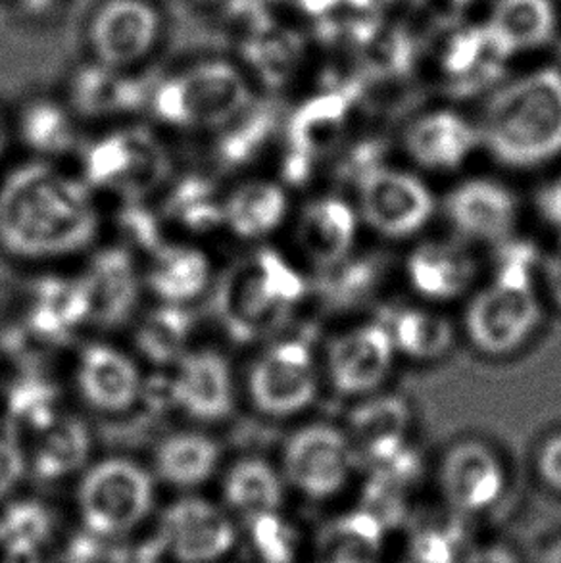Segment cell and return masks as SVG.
<instances>
[{
	"instance_id": "cell-4",
	"label": "cell",
	"mask_w": 561,
	"mask_h": 563,
	"mask_svg": "<svg viewBox=\"0 0 561 563\" xmlns=\"http://www.w3.org/2000/svg\"><path fill=\"white\" fill-rule=\"evenodd\" d=\"M537 251L525 243L508 244L498 256L494 279L471 300L465 331L479 351L504 356L517 351L540 321L532 285Z\"/></svg>"
},
{
	"instance_id": "cell-25",
	"label": "cell",
	"mask_w": 561,
	"mask_h": 563,
	"mask_svg": "<svg viewBox=\"0 0 561 563\" xmlns=\"http://www.w3.org/2000/svg\"><path fill=\"white\" fill-rule=\"evenodd\" d=\"M223 450L212 434L185 429L166 434L152 452V473L160 483L177 490L202 487L220 472Z\"/></svg>"
},
{
	"instance_id": "cell-1",
	"label": "cell",
	"mask_w": 561,
	"mask_h": 563,
	"mask_svg": "<svg viewBox=\"0 0 561 563\" xmlns=\"http://www.w3.org/2000/svg\"><path fill=\"white\" fill-rule=\"evenodd\" d=\"M102 213L79 174L33 161L0 181V251L10 258L48 264L91 252Z\"/></svg>"
},
{
	"instance_id": "cell-18",
	"label": "cell",
	"mask_w": 561,
	"mask_h": 563,
	"mask_svg": "<svg viewBox=\"0 0 561 563\" xmlns=\"http://www.w3.org/2000/svg\"><path fill=\"white\" fill-rule=\"evenodd\" d=\"M395 341L377 323L337 336L327 351V369L341 395H364L387 379L395 360Z\"/></svg>"
},
{
	"instance_id": "cell-34",
	"label": "cell",
	"mask_w": 561,
	"mask_h": 563,
	"mask_svg": "<svg viewBox=\"0 0 561 563\" xmlns=\"http://www.w3.org/2000/svg\"><path fill=\"white\" fill-rule=\"evenodd\" d=\"M277 120L272 110L252 104L239 120L216 133L212 166L218 176H235L252 168L272 145Z\"/></svg>"
},
{
	"instance_id": "cell-42",
	"label": "cell",
	"mask_w": 561,
	"mask_h": 563,
	"mask_svg": "<svg viewBox=\"0 0 561 563\" xmlns=\"http://www.w3.org/2000/svg\"><path fill=\"white\" fill-rule=\"evenodd\" d=\"M243 523L244 537L256 562H295L296 550H298L295 529L288 526L287 519L280 516V511L243 519Z\"/></svg>"
},
{
	"instance_id": "cell-17",
	"label": "cell",
	"mask_w": 561,
	"mask_h": 563,
	"mask_svg": "<svg viewBox=\"0 0 561 563\" xmlns=\"http://www.w3.org/2000/svg\"><path fill=\"white\" fill-rule=\"evenodd\" d=\"M440 487L458 514L477 516L501 500L506 473L501 460L483 442L463 441L448 450L442 460Z\"/></svg>"
},
{
	"instance_id": "cell-50",
	"label": "cell",
	"mask_w": 561,
	"mask_h": 563,
	"mask_svg": "<svg viewBox=\"0 0 561 563\" xmlns=\"http://www.w3.org/2000/svg\"><path fill=\"white\" fill-rule=\"evenodd\" d=\"M448 2H452V4L458 8H468L479 2V0H448Z\"/></svg>"
},
{
	"instance_id": "cell-10",
	"label": "cell",
	"mask_w": 561,
	"mask_h": 563,
	"mask_svg": "<svg viewBox=\"0 0 561 563\" xmlns=\"http://www.w3.org/2000/svg\"><path fill=\"white\" fill-rule=\"evenodd\" d=\"M246 396L254 410L272 419L295 418L318 396V366L310 344L283 339L267 346L246 374Z\"/></svg>"
},
{
	"instance_id": "cell-46",
	"label": "cell",
	"mask_w": 561,
	"mask_h": 563,
	"mask_svg": "<svg viewBox=\"0 0 561 563\" xmlns=\"http://www.w3.org/2000/svg\"><path fill=\"white\" fill-rule=\"evenodd\" d=\"M462 563H521V560L506 544H483L471 550Z\"/></svg>"
},
{
	"instance_id": "cell-38",
	"label": "cell",
	"mask_w": 561,
	"mask_h": 563,
	"mask_svg": "<svg viewBox=\"0 0 561 563\" xmlns=\"http://www.w3.org/2000/svg\"><path fill=\"white\" fill-rule=\"evenodd\" d=\"M391 335L396 351L424 362L442 358L454 344L452 323L439 313L418 308L400 313Z\"/></svg>"
},
{
	"instance_id": "cell-39",
	"label": "cell",
	"mask_w": 561,
	"mask_h": 563,
	"mask_svg": "<svg viewBox=\"0 0 561 563\" xmlns=\"http://www.w3.org/2000/svg\"><path fill=\"white\" fill-rule=\"evenodd\" d=\"M114 223L118 243L138 254L139 258H148L152 252L169 241L166 236L167 223L152 200L118 202Z\"/></svg>"
},
{
	"instance_id": "cell-8",
	"label": "cell",
	"mask_w": 561,
	"mask_h": 563,
	"mask_svg": "<svg viewBox=\"0 0 561 563\" xmlns=\"http://www.w3.org/2000/svg\"><path fill=\"white\" fill-rule=\"evenodd\" d=\"M144 400L200 426L221 423L233 413L237 385L228 356L210 346H193L174 364L146 379Z\"/></svg>"
},
{
	"instance_id": "cell-23",
	"label": "cell",
	"mask_w": 561,
	"mask_h": 563,
	"mask_svg": "<svg viewBox=\"0 0 561 563\" xmlns=\"http://www.w3.org/2000/svg\"><path fill=\"white\" fill-rule=\"evenodd\" d=\"M410 423V408L403 398L380 396L350 411L344 434L354 456L380 467L408 450Z\"/></svg>"
},
{
	"instance_id": "cell-21",
	"label": "cell",
	"mask_w": 561,
	"mask_h": 563,
	"mask_svg": "<svg viewBox=\"0 0 561 563\" xmlns=\"http://www.w3.org/2000/svg\"><path fill=\"white\" fill-rule=\"evenodd\" d=\"M448 220L462 235L475 241H504L517 223L514 192L491 179H471L447 198Z\"/></svg>"
},
{
	"instance_id": "cell-47",
	"label": "cell",
	"mask_w": 561,
	"mask_h": 563,
	"mask_svg": "<svg viewBox=\"0 0 561 563\" xmlns=\"http://www.w3.org/2000/svg\"><path fill=\"white\" fill-rule=\"evenodd\" d=\"M544 279L556 305L561 308V241L544 264Z\"/></svg>"
},
{
	"instance_id": "cell-9",
	"label": "cell",
	"mask_w": 561,
	"mask_h": 563,
	"mask_svg": "<svg viewBox=\"0 0 561 563\" xmlns=\"http://www.w3.org/2000/svg\"><path fill=\"white\" fill-rule=\"evenodd\" d=\"M152 539L169 562L221 563L235 552L241 531L226 506L185 495L162 510Z\"/></svg>"
},
{
	"instance_id": "cell-7",
	"label": "cell",
	"mask_w": 561,
	"mask_h": 563,
	"mask_svg": "<svg viewBox=\"0 0 561 563\" xmlns=\"http://www.w3.org/2000/svg\"><path fill=\"white\" fill-rule=\"evenodd\" d=\"M156 506V477L138 460L108 456L85 467L76 488L77 518L87 534L120 541L143 527Z\"/></svg>"
},
{
	"instance_id": "cell-26",
	"label": "cell",
	"mask_w": 561,
	"mask_h": 563,
	"mask_svg": "<svg viewBox=\"0 0 561 563\" xmlns=\"http://www.w3.org/2000/svg\"><path fill=\"white\" fill-rule=\"evenodd\" d=\"M358 235L354 208L339 197H321L304 208L296 228L304 254L319 269L349 258Z\"/></svg>"
},
{
	"instance_id": "cell-12",
	"label": "cell",
	"mask_w": 561,
	"mask_h": 563,
	"mask_svg": "<svg viewBox=\"0 0 561 563\" xmlns=\"http://www.w3.org/2000/svg\"><path fill=\"white\" fill-rule=\"evenodd\" d=\"M360 213L370 228L388 239L416 235L435 212V198L408 172L375 164L356 177Z\"/></svg>"
},
{
	"instance_id": "cell-3",
	"label": "cell",
	"mask_w": 561,
	"mask_h": 563,
	"mask_svg": "<svg viewBox=\"0 0 561 563\" xmlns=\"http://www.w3.org/2000/svg\"><path fill=\"white\" fill-rule=\"evenodd\" d=\"M304 295L302 274L279 251L258 249L221 275L216 320L233 343H258L287 323Z\"/></svg>"
},
{
	"instance_id": "cell-41",
	"label": "cell",
	"mask_w": 561,
	"mask_h": 563,
	"mask_svg": "<svg viewBox=\"0 0 561 563\" xmlns=\"http://www.w3.org/2000/svg\"><path fill=\"white\" fill-rule=\"evenodd\" d=\"M76 108L89 118H110L138 110L143 102L139 89L108 74L85 76L74 92Z\"/></svg>"
},
{
	"instance_id": "cell-44",
	"label": "cell",
	"mask_w": 561,
	"mask_h": 563,
	"mask_svg": "<svg viewBox=\"0 0 561 563\" xmlns=\"http://www.w3.org/2000/svg\"><path fill=\"white\" fill-rule=\"evenodd\" d=\"M408 563H454L452 542L437 529L421 531L414 537L408 552Z\"/></svg>"
},
{
	"instance_id": "cell-2",
	"label": "cell",
	"mask_w": 561,
	"mask_h": 563,
	"mask_svg": "<svg viewBox=\"0 0 561 563\" xmlns=\"http://www.w3.org/2000/svg\"><path fill=\"white\" fill-rule=\"evenodd\" d=\"M479 137L512 168H532L561 154L560 69H532L502 85L486 102Z\"/></svg>"
},
{
	"instance_id": "cell-29",
	"label": "cell",
	"mask_w": 561,
	"mask_h": 563,
	"mask_svg": "<svg viewBox=\"0 0 561 563\" xmlns=\"http://www.w3.org/2000/svg\"><path fill=\"white\" fill-rule=\"evenodd\" d=\"M411 287L431 300H452L470 289L475 262L468 251L452 243H424L406 264Z\"/></svg>"
},
{
	"instance_id": "cell-15",
	"label": "cell",
	"mask_w": 561,
	"mask_h": 563,
	"mask_svg": "<svg viewBox=\"0 0 561 563\" xmlns=\"http://www.w3.org/2000/svg\"><path fill=\"white\" fill-rule=\"evenodd\" d=\"M20 323L45 351L68 344L79 329L91 325V302L81 275L38 277Z\"/></svg>"
},
{
	"instance_id": "cell-27",
	"label": "cell",
	"mask_w": 561,
	"mask_h": 563,
	"mask_svg": "<svg viewBox=\"0 0 561 563\" xmlns=\"http://www.w3.org/2000/svg\"><path fill=\"white\" fill-rule=\"evenodd\" d=\"M485 27L508 58L535 53L554 38L558 10L554 0H494Z\"/></svg>"
},
{
	"instance_id": "cell-20",
	"label": "cell",
	"mask_w": 561,
	"mask_h": 563,
	"mask_svg": "<svg viewBox=\"0 0 561 563\" xmlns=\"http://www.w3.org/2000/svg\"><path fill=\"white\" fill-rule=\"evenodd\" d=\"M226 192L216 174H175L160 195L158 210L167 228L189 236H210L226 231Z\"/></svg>"
},
{
	"instance_id": "cell-30",
	"label": "cell",
	"mask_w": 561,
	"mask_h": 563,
	"mask_svg": "<svg viewBox=\"0 0 561 563\" xmlns=\"http://www.w3.org/2000/svg\"><path fill=\"white\" fill-rule=\"evenodd\" d=\"M221 498L229 514L241 519L280 511L285 479L264 457H239L221 481Z\"/></svg>"
},
{
	"instance_id": "cell-36",
	"label": "cell",
	"mask_w": 561,
	"mask_h": 563,
	"mask_svg": "<svg viewBox=\"0 0 561 563\" xmlns=\"http://www.w3.org/2000/svg\"><path fill=\"white\" fill-rule=\"evenodd\" d=\"M64 411L61 388L38 369H23L4 390L2 416L20 429L23 439L48 426Z\"/></svg>"
},
{
	"instance_id": "cell-43",
	"label": "cell",
	"mask_w": 561,
	"mask_h": 563,
	"mask_svg": "<svg viewBox=\"0 0 561 563\" xmlns=\"http://www.w3.org/2000/svg\"><path fill=\"white\" fill-rule=\"evenodd\" d=\"M28 475L30 465L22 433L7 416L0 413V504L14 498Z\"/></svg>"
},
{
	"instance_id": "cell-5",
	"label": "cell",
	"mask_w": 561,
	"mask_h": 563,
	"mask_svg": "<svg viewBox=\"0 0 561 563\" xmlns=\"http://www.w3.org/2000/svg\"><path fill=\"white\" fill-rule=\"evenodd\" d=\"M79 176L95 195L143 202L160 197L172 181L174 156L154 131L118 128L81 148Z\"/></svg>"
},
{
	"instance_id": "cell-13",
	"label": "cell",
	"mask_w": 561,
	"mask_h": 563,
	"mask_svg": "<svg viewBox=\"0 0 561 563\" xmlns=\"http://www.w3.org/2000/svg\"><path fill=\"white\" fill-rule=\"evenodd\" d=\"M352 460L354 454L341 429L306 426L285 442L280 475L306 498L327 500L346 487Z\"/></svg>"
},
{
	"instance_id": "cell-32",
	"label": "cell",
	"mask_w": 561,
	"mask_h": 563,
	"mask_svg": "<svg viewBox=\"0 0 561 563\" xmlns=\"http://www.w3.org/2000/svg\"><path fill=\"white\" fill-rule=\"evenodd\" d=\"M53 511L37 498H10L0 510V563H45L54 537Z\"/></svg>"
},
{
	"instance_id": "cell-45",
	"label": "cell",
	"mask_w": 561,
	"mask_h": 563,
	"mask_svg": "<svg viewBox=\"0 0 561 563\" xmlns=\"http://www.w3.org/2000/svg\"><path fill=\"white\" fill-rule=\"evenodd\" d=\"M539 473L548 487L561 493V433L548 439L540 449Z\"/></svg>"
},
{
	"instance_id": "cell-16",
	"label": "cell",
	"mask_w": 561,
	"mask_h": 563,
	"mask_svg": "<svg viewBox=\"0 0 561 563\" xmlns=\"http://www.w3.org/2000/svg\"><path fill=\"white\" fill-rule=\"evenodd\" d=\"M160 14L146 0H108L89 30L92 54L100 66L130 68L146 58L160 37Z\"/></svg>"
},
{
	"instance_id": "cell-33",
	"label": "cell",
	"mask_w": 561,
	"mask_h": 563,
	"mask_svg": "<svg viewBox=\"0 0 561 563\" xmlns=\"http://www.w3.org/2000/svg\"><path fill=\"white\" fill-rule=\"evenodd\" d=\"M349 110L342 95H323L302 104L288 122V154L316 164L331 153L346 131Z\"/></svg>"
},
{
	"instance_id": "cell-22",
	"label": "cell",
	"mask_w": 561,
	"mask_h": 563,
	"mask_svg": "<svg viewBox=\"0 0 561 563\" xmlns=\"http://www.w3.org/2000/svg\"><path fill=\"white\" fill-rule=\"evenodd\" d=\"M28 465L35 479L62 483L91 464L92 434L84 419L64 411L25 439Z\"/></svg>"
},
{
	"instance_id": "cell-19",
	"label": "cell",
	"mask_w": 561,
	"mask_h": 563,
	"mask_svg": "<svg viewBox=\"0 0 561 563\" xmlns=\"http://www.w3.org/2000/svg\"><path fill=\"white\" fill-rule=\"evenodd\" d=\"M144 260V290L162 305L193 306L213 285L212 258L189 241H167Z\"/></svg>"
},
{
	"instance_id": "cell-48",
	"label": "cell",
	"mask_w": 561,
	"mask_h": 563,
	"mask_svg": "<svg viewBox=\"0 0 561 563\" xmlns=\"http://www.w3.org/2000/svg\"><path fill=\"white\" fill-rule=\"evenodd\" d=\"M296 7L302 8V10H308V12H326L327 8L333 7L337 0H293Z\"/></svg>"
},
{
	"instance_id": "cell-37",
	"label": "cell",
	"mask_w": 561,
	"mask_h": 563,
	"mask_svg": "<svg viewBox=\"0 0 561 563\" xmlns=\"http://www.w3.org/2000/svg\"><path fill=\"white\" fill-rule=\"evenodd\" d=\"M18 137L35 161L54 162L76 151L77 131L69 112L53 102H35L23 110Z\"/></svg>"
},
{
	"instance_id": "cell-31",
	"label": "cell",
	"mask_w": 561,
	"mask_h": 563,
	"mask_svg": "<svg viewBox=\"0 0 561 563\" xmlns=\"http://www.w3.org/2000/svg\"><path fill=\"white\" fill-rule=\"evenodd\" d=\"M198 320L190 306L162 305L144 312L133 329V344L139 358L152 367H166L189 352Z\"/></svg>"
},
{
	"instance_id": "cell-11",
	"label": "cell",
	"mask_w": 561,
	"mask_h": 563,
	"mask_svg": "<svg viewBox=\"0 0 561 563\" xmlns=\"http://www.w3.org/2000/svg\"><path fill=\"white\" fill-rule=\"evenodd\" d=\"M72 383L85 408L118 418L143 402L146 377L130 352L105 341H91L77 349Z\"/></svg>"
},
{
	"instance_id": "cell-14",
	"label": "cell",
	"mask_w": 561,
	"mask_h": 563,
	"mask_svg": "<svg viewBox=\"0 0 561 563\" xmlns=\"http://www.w3.org/2000/svg\"><path fill=\"white\" fill-rule=\"evenodd\" d=\"M87 254V264L79 275L91 302L92 328L128 325L138 316L144 292L141 258L120 243L92 249Z\"/></svg>"
},
{
	"instance_id": "cell-49",
	"label": "cell",
	"mask_w": 561,
	"mask_h": 563,
	"mask_svg": "<svg viewBox=\"0 0 561 563\" xmlns=\"http://www.w3.org/2000/svg\"><path fill=\"white\" fill-rule=\"evenodd\" d=\"M537 563H561V539L552 542L542 554H540Z\"/></svg>"
},
{
	"instance_id": "cell-40",
	"label": "cell",
	"mask_w": 561,
	"mask_h": 563,
	"mask_svg": "<svg viewBox=\"0 0 561 563\" xmlns=\"http://www.w3.org/2000/svg\"><path fill=\"white\" fill-rule=\"evenodd\" d=\"M319 290L326 302L337 308L354 306L372 295L380 285L381 267L375 260H344L333 267L321 269Z\"/></svg>"
},
{
	"instance_id": "cell-28",
	"label": "cell",
	"mask_w": 561,
	"mask_h": 563,
	"mask_svg": "<svg viewBox=\"0 0 561 563\" xmlns=\"http://www.w3.org/2000/svg\"><path fill=\"white\" fill-rule=\"evenodd\" d=\"M287 213V189L275 181L246 179L226 192V231L241 241L274 235Z\"/></svg>"
},
{
	"instance_id": "cell-35",
	"label": "cell",
	"mask_w": 561,
	"mask_h": 563,
	"mask_svg": "<svg viewBox=\"0 0 561 563\" xmlns=\"http://www.w3.org/2000/svg\"><path fill=\"white\" fill-rule=\"evenodd\" d=\"M508 60L485 25H481L458 33L452 45L448 46L442 66L455 91L475 92L501 76L502 64Z\"/></svg>"
},
{
	"instance_id": "cell-6",
	"label": "cell",
	"mask_w": 561,
	"mask_h": 563,
	"mask_svg": "<svg viewBox=\"0 0 561 563\" xmlns=\"http://www.w3.org/2000/svg\"><path fill=\"white\" fill-rule=\"evenodd\" d=\"M254 104L246 77L228 62H205L152 92V114L172 130L220 133Z\"/></svg>"
},
{
	"instance_id": "cell-24",
	"label": "cell",
	"mask_w": 561,
	"mask_h": 563,
	"mask_svg": "<svg viewBox=\"0 0 561 563\" xmlns=\"http://www.w3.org/2000/svg\"><path fill=\"white\" fill-rule=\"evenodd\" d=\"M479 143V130L452 110H435L419 115L404 137L411 161L431 172L460 168Z\"/></svg>"
}]
</instances>
